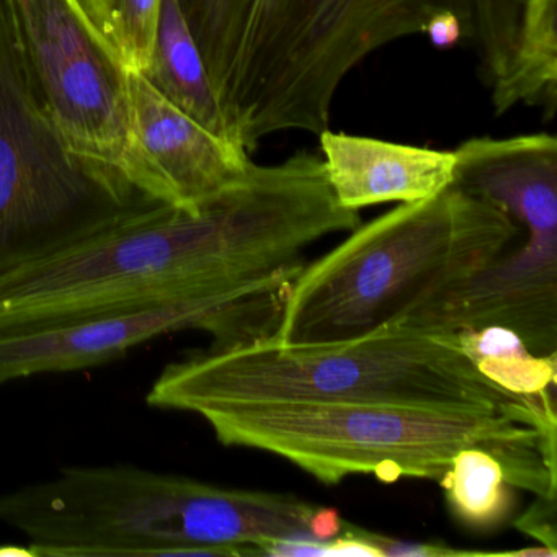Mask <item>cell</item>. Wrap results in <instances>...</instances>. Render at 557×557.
I'll return each instance as SVG.
<instances>
[{
    "instance_id": "1",
    "label": "cell",
    "mask_w": 557,
    "mask_h": 557,
    "mask_svg": "<svg viewBox=\"0 0 557 557\" xmlns=\"http://www.w3.org/2000/svg\"><path fill=\"white\" fill-rule=\"evenodd\" d=\"M358 224L314 152L252 164L198 211L159 205L0 276V332L216 295L301 265L306 247Z\"/></svg>"
},
{
    "instance_id": "2",
    "label": "cell",
    "mask_w": 557,
    "mask_h": 557,
    "mask_svg": "<svg viewBox=\"0 0 557 557\" xmlns=\"http://www.w3.org/2000/svg\"><path fill=\"white\" fill-rule=\"evenodd\" d=\"M15 556H262L280 540H332L335 508L285 492L224 487L132 465L67 466L0 494Z\"/></svg>"
},
{
    "instance_id": "3",
    "label": "cell",
    "mask_w": 557,
    "mask_h": 557,
    "mask_svg": "<svg viewBox=\"0 0 557 557\" xmlns=\"http://www.w3.org/2000/svg\"><path fill=\"white\" fill-rule=\"evenodd\" d=\"M381 400L497 410L557 440L556 403L492 383L453 332L399 321L348 341L282 345L272 337L188 355L159 373L149 407L195 413L208 404Z\"/></svg>"
},
{
    "instance_id": "4",
    "label": "cell",
    "mask_w": 557,
    "mask_h": 557,
    "mask_svg": "<svg viewBox=\"0 0 557 557\" xmlns=\"http://www.w3.org/2000/svg\"><path fill=\"white\" fill-rule=\"evenodd\" d=\"M224 446L270 453L322 484L370 474L440 481L461 449L495 456L513 488L557 498V440L497 410L381 400H256L195 410Z\"/></svg>"
},
{
    "instance_id": "5",
    "label": "cell",
    "mask_w": 557,
    "mask_h": 557,
    "mask_svg": "<svg viewBox=\"0 0 557 557\" xmlns=\"http://www.w3.org/2000/svg\"><path fill=\"white\" fill-rule=\"evenodd\" d=\"M521 234L500 208L456 187L400 203L302 265L272 338L327 344L406 321L481 272Z\"/></svg>"
},
{
    "instance_id": "6",
    "label": "cell",
    "mask_w": 557,
    "mask_h": 557,
    "mask_svg": "<svg viewBox=\"0 0 557 557\" xmlns=\"http://www.w3.org/2000/svg\"><path fill=\"white\" fill-rule=\"evenodd\" d=\"M440 12L472 40L474 0H252L223 109L234 141L250 154L276 133L321 135L345 77Z\"/></svg>"
},
{
    "instance_id": "7",
    "label": "cell",
    "mask_w": 557,
    "mask_h": 557,
    "mask_svg": "<svg viewBox=\"0 0 557 557\" xmlns=\"http://www.w3.org/2000/svg\"><path fill=\"white\" fill-rule=\"evenodd\" d=\"M159 205L67 145L28 79L0 0V276Z\"/></svg>"
},
{
    "instance_id": "8",
    "label": "cell",
    "mask_w": 557,
    "mask_h": 557,
    "mask_svg": "<svg viewBox=\"0 0 557 557\" xmlns=\"http://www.w3.org/2000/svg\"><path fill=\"white\" fill-rule=\"evenodd\" d=\"M2 2L28 79L67 145L143 194L129 71L119 53L79 0Z\"/></svg>"
},
{
    "instance_id": "9",
    "label": "cell",
    "mask_w": 557,
    "mask_h": 557,
    "mask_svg": "<svg viewBox=\"0 0 557 557\" xmlns=\"http://www.w3.org/2000/svg\"><path fill=\"white\" fill-rule=\"evenodd\" d=\"M302 265L289 267L226 292L151 311L48 322L0 332V387L38 374L100 367L171 332L203 331L213 350L275 335L289 289Z\"/></svg>"
},
{
    "instance_id": "10",
    "label": "cell",
    "mask_w": 557,
    "mask_h": 557,
    "mask_svg": "<svg viewBox=\"0 0 557 557\" xmlns=\"http://www.w3.org/2000/svg\"><path fill=\"white\" fill-rule=\"evenodd\" d=\"M508 216L523 227L520 239L406 322L453 334L505 327L533 354H557V191L515 201Z\"/></svg>"
},
{
    "instance_id": "11",
    "label": "cell",
    "mask_w": 557,
    "mask_h": 557,
    "mask_svg": "<svg viewBox=\"0 0 557 557\" xmlns=\"http://www.w3.org/2000/svg\"><path fill=\"white\" fill-rule=\"evenodd\" d=\"M129 97L141 190L152 200L198 211L249 175L246 149L185 115L141 73L129 71Z\"/></svg>"
},
{
    "instance_id": "12",
    "label": "cell",
    "mask_w": 557,
    "mask_h": 557,
    "mask_svg": "<svg viewBox=\"0 0 557 557\" xmlns=\"http://www.w3.org/2000/svg\"><path fill=\"white\" fill-rule=\"evenodd\" d=\"M329 185L342 207L429 200L453 187L455 152L332 133L319 135Z\"/></svg>"
},
{
    "instance_id": "13",
    "label": "cell",
    "mask_w": 557,
    "mask_h": 557,
    "mask_svg": "<svg viewBox=\"0 0 557 557\" xmlns=\"http://www.w3.org/2000/svg\"><path fill=\"white\" fill-rule=\"evenodd\" d=\"M141 74L165 100L185 115L214 135L234 141L203 58L182 15L177 0L161 2L151 61Z\"/></svg>"
},
{
    "instance_id": "14",
    "label": "cell",
    "mask_w": 557,
    "mask_h": 557,
    "mask_svg": "<svg viewBox=\"0 0 557 557\" xmlns=\"http://www.w3.org/2000/svg\"><path fill=\"white\" fill-rule=\"evenodd\" d=\"M492 107L500 116L517 103L557 110V0H523L513 57L504 76L491 86Z\"/></svg>"
},
{
    "instance_id": "15",
    "label": "cell",
    "mask_w": 557,
    "mask_h": 557,
    "mask_svg": "<svg viewBox=\"0 0 557 557\" xmlns=\"http://www.w3.org/2000/svg\"><path fill=\"white\" fill-rule=\"evenodd\" d=\"M465 354L485 377L508 393L556 403L557 354L536 355L505 327L455 332Z\"/></svg>"
},
{
    "instance_id": "16",
    "label": "cell",
    "mask_w": 557,
    "mask_h": 557,
    "mask_svg": "<svg viewBox=\"0 0 557 557\" xmlns=\"http://www.w3.org/2000/svg\"><path fill=\"white\" fill-rule=\"evenodd\" d=\"M456 518L478 530L498 527L510 517L515 497L504 468L487 449H461L440 479Z\"/></svg>"
},
{
    "instance_id": "17",
    "label": "cell",
    "mask_w": 557,
    "mask_h": 557,
    "mask_svg": "<svg viewBox=\"0 0 557 557\" xmlns=\"http://www.w3.org/2000/svg\"><path fill=\"white\" fill-rule=\"evenodd\" d=\"M224 109L252 0H177Z\"/></svg>"
},
{
    "instance_id": "18",
    "label": "cell",
    "mask_w": 557,
    "mask_h": 557,
    "mask_svg": "<svg viewBox=\"0 0 557 557\" xmlns=\"http://www.w3.org/2000/svg\"><path fill=\"white\" fill-rule=\"evenodd\" d=\"M126 70L143 73L151 61L162 0H79Z\"/></svg>"
},
{
    "instance_id": "19",
    "label": "cell",
    "mask_w": 557,
    "mask_h": 557,
    "mask_svg": "<svg viewBox=\"0 0 557 557\" xmlns=\"http://www.w3.org/2000/svg\"><path fill=\"white\" fill-rule=\"evenodd\" d=\"M523 0H474V44L491 57L513 48Z\"/></svg>"
},
{
    "instance_id": "20",
    "label": "cell",
    "mask_w": 557,
    "mask_h": 557,
    "mask_svg": "<svg viewBox=\"0 0 557 557\" xmlns=\"http://www.w3.org/2000/svg\"><path fill=\"white\" fill-rule=\"evenodd\" d=\"M361 534L377 547L381 557H445V556H500V553L453 549L445 544L416 543V541L394 540L383 534L361 530Z\"/></svg>"
},
{
    "instance_id": "21",
    "label": "cell",
    "mask_w": 557,
    "mask_h": 557,
    "mask_svg": "<svg viewBox=\"0 0 557 557\" xmlns=\"http://www.w3.org/2000/svg\"><path fill=\"white\" fill-rule=\"evenodd\" d=\"M556 502L557 498L536 497L534 504L515 523L521 533L528 534L554 553H557Z\"/></svg>"
},
{
    "instance_id": "22",
    "label": "cell",
    "mask_w": 557,
    "mask_h": 557,
    "mask_svg": "<svg viewBox=\"0 0 557 557\" xmlns=\"http://www.w3.org/2000/svg\"><path fill=\"white\" fill-rule=\"evenodd\" d=\"M423 34L429 37L430 44L438 50H449L456 47L462 38H469L468 30L461 18L453 12H440L426 22Z\"/></svg>"
}]
</instances>
